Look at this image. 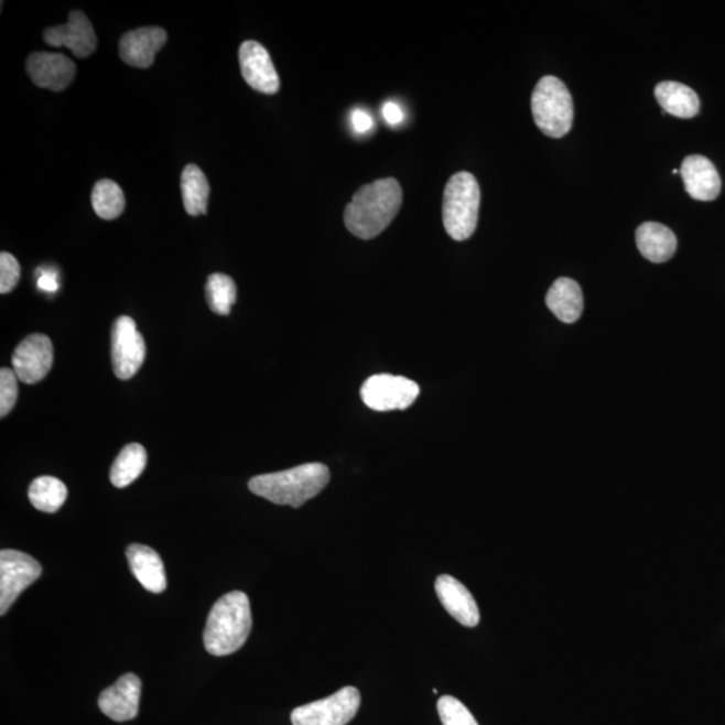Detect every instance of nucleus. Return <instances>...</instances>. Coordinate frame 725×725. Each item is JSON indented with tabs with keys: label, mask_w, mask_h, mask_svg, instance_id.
Segmentation results:
<instances>
[{
	"label": "nucleus",
	"mask_w": 725,
	"mask_h": 725,
	"mask_svg": "<svg viewBox=\"0 0 725 725\" xmlns=\"http://www.w3.org/2000/svg\"><path fill=\"white\" fill-rule=\"evenodd\" d=\"M533 120L547 137L559 139L573 127L574 102L567 86L554 76H545L534 86L531 100Z\"/></svg>",
	"instance_id": "obj_5"
},
{
	"label": "nucleus",
	"mask_w": 725,
	"mask_h": 725,
	"mask_svg": "<svg viewBox=\"0 0 725 725\" xmlns=\"http://www.w3.org/2000/svg\"><path fill=\"white\" fill-rule=\"evenodd\" d=\"M686 193L693 199L710 202L717 198L722 192L721 175L708 158L691 155L684 159L680 170Z\"/></svg>",
	"instance_id": "obj_17"
},
{
	"label": "nucleus",
	"mask_w": 725,
	"mask_h": 725,
	"mask_svg": "<svg viewBox=\"0 0 725 725\" xmlns=\"http://www.w3.org/2000/svg\"><path fill=\"white\" fill-rule=\"evenodd\" d=\"M441 722L444 725H478L470 711L453 696H444L437 704Z\"/></svg>",
	"instance_id": "obj_27"
},
{
	"label": "nucleus",
	"mask_w": 725,
	"mask_h": 725,
	"mask_svg": "<svg viewBox=\"0 0 725 725\" xmlns=\"http://www.w3.org/2000/svg\"><path fill=\"white\" fill-rule=\"evenodd\" d=\"M182 196L184 208L188 215L198 217L207 213L210 198V184L203 171L195 164H188L182 172Z\"/></svg>",
	"instance_id": "obj_22"
},
{
	"label": "nucleus",
	"mask_w": 725,
	"mask_h": 725,
	"mask_svg": "<svg viewBox=\"0 0 725 725\" xmlns=\"http://www.w3.org/2000/svg\"><path fill=\"white\" fill-rule=\"evenodd\" d=\"M251 608L248 595L231 592L215 602L208 614L203 642L213 656H229L241 649L251 631Z\"/></svg>",
	"instance_id": "obj_3"
},
{
	"label": "nucleus",
	"mask_w": 725,
	"mask_h": 725,
	"mask_svg": "<svg viewBox=\"0 0 725 725\" xmlns=\"http://www.w3.org/2000/svg\"><path fill=\"white\" fill-rule=\"evenodd\" d=\"M636 241L640 253L654 263L671 260L678 249V238L674 232L657 223H647L638 227Z\"/></svg>",
	"instance_id": "obj_19"
},
{
	"label": "nucleus",
	"mask_w": 725,
	"mask_h": 725,
	"mask_svg": "<svg viewBox=\"0 0 725 725\" xmlns=\"http://www.w3.org/2000/svg\"><path fill=\"white\" fill-rule=\"evenodd\" d=\"M53 344L47 336L30 335L12 355V366L18 379L23 383L34 385L46 377L53 366Z\"/></svg>",
	"instance_id": "obj_10"
},
{
	"label": "nucleus",
	"mask_w": 725,
	"mask_h": 725,
	"mask_svg": "<svg viewBox=\"0 0 725 725\" xmlns=\"http://www.w3.org/2000/svg\"><path fill=\"white\" fill-rule=\"evenodd\" d=\"M206 297L214 313L220 316L230 315L232 305L237 301L235 280L223 273L212 274L207 280Z\"/></svg>",
	"instance_id": "obj_26"
},
{
	"label": "nucleus",
	"mask_w": 725,
	"mask_h": 725,
	"mask_svg": "<svg viewBox=\"0 0 725 725\" xmlns=\"http://www.w3.org/2000/svg\"><path fill=\"white\" fill-rule=\"evenodd\" d=\"M127 559L133 576L150 593L161 594L167 588L162 558L151 547L131 544L127 549Z\"/></svg>",
	"instance_id": "obj_18"
},
{
	"label": "nucleus",
	"mask_w": 725,
	"mask_h": 725,
	"mask_svg": "<svg viewBox=\"0 0 725 725\" xmlns=\"http://www.w3.org/2000/svg\"><path fill=\"white\" fill-rule=\"evenodd\" d=\"M167 42L162 28H140L121 36L120 57L129 66L147 69Z\"/></svg>",
	"instance_id": "obj_15"
},
{
	"label": "nucleus",
	"mask_w": 725,
	"mask_h": 725,
	"mask_svg": "<svg viewBox=\"0 0 725 725\" xmlns=\"http://www.w3.org/2000/svg\"><path fill=\"white\" fill-rule=\"evenodd\" d=\"M360 396L367 408L375 411L404 410L416 401L420 386L394 375H374L361 386Z\"/></svg>",
	"instance_id": "obj_7"
},
{
	"label": "nucleus",
	"mask_w": 725,
	"mask_h": 725,
	"mask_svg": "<svg viewBox=\"0 0 725 725\" xmlns=\"http://www.w3.org/2000/svg\"><path fill=\"white\" fill-rule=\"evenodd\" d=\"M382 116L387 125L397 127L404 120L403 108L396 101H387L382 107Z\"/></svg>",
	"instance_id": "obj_32"
},
{
	"label": "nucleus",
	"mask_w": 725,
	"mask_h": 725,
	"mask_svg": "<svg viewBox=\"0 0 725 725\" xmlns=\"http://www.w3.org/2000/svg\"><path fill=\"white\" fill-rule=\"evenodd\" d=\"M239 65L245 82L261 94L274 95L280 89V77L266 47L246 41L239 47Z\"/></svg>",
	"instance_id": "obj_12"
},
{
	"label": "nucleus",
	"mask_w": 725,
	"mask_h": 725,
	"mask_svg": "<svg viewBox=\"0 0 725 725\" xmlns=\"http://www.w3.org/2000/svg\"><path fill=\"white\" fill-rule=\"evenodd\" d=\"M402 187L394 177L366 184L356 192L344 212L348 231L361 239H372L387 229L401 210Z\"/></svg>",
	"instance_id": "obj_1"
},
{
	"label": "nucleus",
	"mask_w": 725,
	"mask_h": 725,
	"mask_svg": "<svg viewBox=\"0 0 725 725\" xmlns=\"http://www.w3.org/2000/svg\"><path fill=\"white\" fill-rule=\"evenodd\" d=\"M145 342L137 323L129 316L116 321L112 329V366L116 377L128 380L134 377L145 359Z\"/></svg>",
	"instance_id": "obj_9"
},
{
	"label": "nucleus",
	"mask_w": 725,
	"mask_h": 725,
	"mask_svg": "<svg viewBox=\"0 0 725 725\" xmlns=\"http://www.w3.org/2000/svg\"><path fill=\"white\" fill-rule=\"evenodd\" d=\"M331 473L327 465L312 463L296 468L269 473L251 478V494L278 506L300 508L327 487Z\"/></svg>",
	"instance_id": "obj_2"
},
{
	"label": "nucleus",
	"mask_w": 725,
	"mask_h": 725,
	"mask_svg": "<svg viewBox=\"0 0 725 725\" xmlns=\"http://www.w3.org/2000/svg\"><path fill=\"white\" fill-rule=\"evenodd\" d=\"M21 279L20 262L14 256L3 251L0 255V293H10Z\"/></svg>",
	"instance_id": "obj_29"
},
{
	"label": "nucleus",
	"mask_w": 725,
	"mask_h": 725,
	"mask_svg": "<svg viewBox=\"0 0 725 725\" xmlns=\"http://www.w3.org/2000/svg\"><path fill=\"white\" fill-rule=\"evenodd\" d=\"M91 205L98 217L113 220L125 212L126 196L118 183L102 180L96 183L91 193Z\"/></svg>",
	"instance_id": "obj_25"
},
{
	"label": "nucleus",
	"mask_w": 725,
	"mask_h": 725,
	"mask_svg": "<svg viewBox=\"0 0 725 725\" xmlns=\"http://www.w3.org/2000/svg\"><path fill=\"white\" fill-rule=\"evenodd\" d=\"M435 593H437L442 606L457 623L466 628H475L480 624V610H478L475 598L456 577L439 576L435 581Z\"/></svg>",
	"instance_id": "obj_16"
},
{
	"label": "nucleus",
	"mask_w": 725,
	"mask_h": 725,
	"mask_svg": "<svg viewBox=\"0 0 725 725\" xmlns=\"http://www.w3.org/2000/svg\"><path fill=\"white\" fill-rule=\"evenodd\" d=\"M42 567L34 558L15 550L0 552V614L4 616L30 585L39 580Z\"/></svg>",
	"instance_id": "obj_8"
},
{
	"label": "nucleus",
	"mask_w": 725,
	"mask_h": 725,
	"mask_svg": "<svg viewBox=\"0 0 725 725\" xmlns=\"http://www.w3.org/2000/svg\"><path fill=\"white\" fill-rule=\"evenodd\" d=\"M18 399V377L10 368L0 370V416L4 418L14 409Z\"/></svg>",
	"instance_id": "obj_28"
},
{
	"label": "nucleus",
	"mask_w": 725,
	"mask_h": 725,
	"mask_svg": "<svg viewBox=\"0 0 725 725\" xmlns=\"http://www.w3.org/2000/svg\"><path fill=\"white\" fill-rule=\"evenodd\" d=\"M39 279H36V286L46 293H55L59 289L58 273L53 269L36 270Z\"/></svg>",
	"instance_id": "obj_31"
},
{
	"label": "nucleus",
	"mask_w": 725,
	"mask_h": 725,
	"mask_svg": "<svg viewBox=\"0 0 725 725\" xmlns=\"http://www.w3.org/2000/svg\"><path fill=\"white\" fill-rule=\"evenodd\" d=\"M349 121H351V128L356 134H367L372 131L374 119L365 109H354L351 116H349Z\"/></svg>",
	"instance_id": "obj_30"
},
{
	"label": "nucleus",
	"mask_w": 725,
	"mask_h": 725,
	"mask_svg": "<svg viewBox=\"0 0 725 725\" xmlns=\"http://www.w3.org/2000/svg\"><path fill=\"white\" fill-rule=\"evenodd\" d=\"M545 304L559 321L573 324L580 321L583 312V293L577 282L559 279L545 296Z\"/></svg>",
	"instance_id": "obj_20"
},
{
	"label": "nucleus",
	"mask_w": 725,
	"mask_h": 725,
	"mask_svg": "<svg viewBox=\"0 0 725 725\" xmlns=\"http://www.w3.org/2000/svg\"><path fill=\"white\" fill-rule=\"evenodd\" d=\"M480 203V186L469 172H458L448 180L442 203V218L447 235L454 241H465L476 231Z\"/></svg>",
	"instance_id": "obj_4"
},
{
	"label": "nucleus",
	"mask_w": 725,
	"mask_h": 725,
	"mask_svg": "<svg viewBox=\"0 0 725 725\" xmlns=\"http://www.w3.org/2000/svg\"><path fill=\"white\" fill-rule=\"evenodd\" d=\"M145 466V448L140 444H129L122 448L110 469V483L116 488H126L138 480Z\"/></svg>",
	"instance_id": "obj_23"
},
{
	"label": "nucleus",
	"mask_w": 725,
	"mask_h": 725,
	"mask_svg": "<svg viewBox=\"0 0 725 725\" xmlns=\"http://www.w3.org/2000/svg\"><path fill=\"white\" fill-rule=\"evenodd\" d=\"M48 46L67 47L77 58L89 57L97 48V36L83 11H72L67 23L48 28L43 35Z\"/></svg>",
	"instance_id": "obj_11"
},
{
	"label": "nucleus",
	"mask_w": 725,
	"mask_h": 725,
	"mask_svg": "<svg viewBox=\"0 0 725 725\" xmlns=\"http://www.w3.org/2000/svg\"><path fill=\"white\" fill-rule=\"evenodd\" d=\"M654 96L663 112L675 116V118L692 119L699 113V96L690 86L675 82H663L656 86Z\"/></svg>",
	"instance_id": "obj_21"
},
{
	"label": "nucleus",
	"mask_w": 725,
	"mask_h": 725,
	"mask_svg": "<svg viewBox=\"0 0 725 725\" xmlns=\"http://www.w3.org/2000/svg\"><path fill=\"white\" fill-rule=\"evenodd\" d=\"M141 681L137 674L127 673L113 685L102 691L98 706L104 715L115 722H128L139 714Z\"/></svg>",
	"instance_id": "obj_14"
},
{
	"label": "nucleus",
	"mask_w": 725,
	"mask_h": 725,
	"mask_svg": "<svg viewBox=\"0 0 725 725\" xmlns=\"http://www.w3.org/2000/svg\"><path fill=\"white\" fill-rule=\"evenodd\" d=\"M67 497L65 484L58 478L43 476L30 485L29 499L41 512L54 513L64 506Z\"/></svg>",
	"instance_id": "obj_24"
},
{
	"label": "nucleus",
	"mask_w": 725,
	"mask_h": 725,
	"mask_svg": "<svg viewBox=\"0 0 725 725\" xmlns=\"http://www.w3.org/2000/svg\"><path fill=\"white\" fill-rule=\"evenodd\" d=\"M26 69L36 86L53 91L65 90L77 72L76 64L58 53H33L28 59Z\"/></svg>",
	"instance_id": "obj_13"
},
{
	"label": "nucleus",
	"mask_w": 725,
	"mask_h": 725,
	"mask_svg": "<svg viewBox=\"0 0 725 725\" xmlns=\"http://www.w3.org/2000/svg\"><path fill=\"white\" fill-rule=\"evenodd\" d=\"M360 693L354 686L343 688L329 697L293 710V725H347L358 714Z\"/></svg>",
	"instance_id": "obj_6"
}]
</instances>
